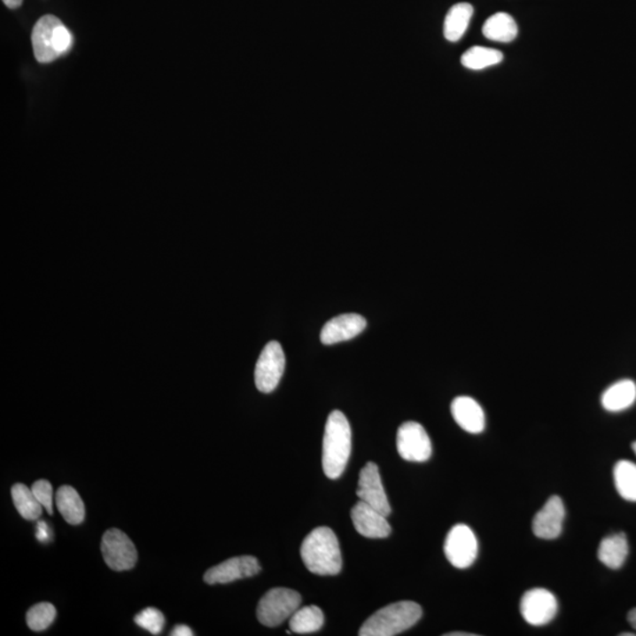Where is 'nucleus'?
Here are the masks:
<instances>
[{
	"label": "nucleus",
	"instance_id": "obj_1",
	"mask_svg": "<svg viewBox=\"0 0 636 636\" xmlns=\"http://www.w3.org/2000/svg\"><path fill=\"white\" fill-rule=\"evenodd\" d=\"M350 453H352V428L345 414L335 410L329 415L325 423L323 438L324 474L331 480H336L345 470Z\"/></svg>",
	"mask_w": 636,
	"mask_h": 636
},
{
	"label": "nucleus",
	"instance_id": "obj_2",
	"mask_svg": "<svg viewBox=\"0 0 636 636\" xmlns=\"http://www.w3.org/2000/svg\"><path fill=\"white\" fill-rule=\"evenodd\" d=\"M303 562L316 575H337L342 570V554L337 536L329 527L315 528L301 547Z\"/></svg>",
	"mask_w": 636,
	"mask_h": 636
},
{
	"label": "nucleus",
	"instance_id": "obj_3",
	"mask_svg": "<svg viewBox=\"0 0 636 636\" xmlns=\"http://www.w3.org/2000/svg\"><path fill=\"white\" fill-rule=\"evenodd\" d=\"M423 617L419 603L399 601L377 610L362 624L361 636H394L415 626Z\"/></svg>",
	"mask_w": 636,
	"mask_h": 636
},
{
	"label": "nucleus",
	"instance_id": "obj_4",
	"mask_svg": "<svg viewBox=\"0 0 636 636\" xmlns=\"http://www.w3.org/2000/svg\"><path fill=\"white\" fill-rule=\"evenodd\" d=\"M32 48L39 63H51L73 48L74 38L59 18L46 14L35 23L31 35Z\"/></svg>",
	"mask_w": 636,
	"mask_h": 636
},
{
	"label": "nucleus",
	"instance_id": "obj_5",
	"mask_svg": "<svg viewBox=\"0 0 636 636\" xmlns=\"http://www.w3.org/2000/svg\"><path fill=\"white\" fill-rule=\"evenodd\" d=\"M301 601V595L292 589H271L260 599L257 607V617L264 626H280L285 620L291 619L292 614L299 609Z\"/></svg>",
	"mask_w": 636,
	"mask_h": 636
},
{
	"label": "nucleus",
	"instance_id": "obj_6",
	"mask_svg": "<svg viewBox=\"0 0 636 636\" xmlns=\"http://www.w3.org/2000/svg\"><path fill=\"white\" fill-rule=\"evenodd\" d=\"M285 369V355L280 343L271 341L264 346L257 361L255 384L264 394H269L277 388Z\"/></svg>",
	"mask_w": 636,
	"mask_h": 636
},
{
	"label": "nucleus",
	"instance_id": "obj_7",
	"mask_svg": "<svg viewBox=\"0 0 636 636\" xmlns=\"http://www.w3.org/2000/svg\"><path fill=\"white\" fill-rule=\"evenodd\" d=\"M102 554L107 566L116 571L132 570L138 560L134 542L117 528H112L103 535Z\"/></svg>",
	"mask_w": 636,
	"mask_h": 636
},
{
	"label": "nucleus",
	"instance_id": "obj_8",
	"mask_svg": "<svg viewBox=\"0 0 636 636\" xmlns=\"http://www.w3.org/2000/svg\"><path fill=\"white\" fill-rule=\"evenodd\" d=\"M445 554L454 567L464 570L477 560L478 542L477 535L467 524H456L446 535Z\"/></svg>",
	"mask_w": 636,
	"mask_h": 636
},
{
	"label": "nucleus",
	"instance_id": "obj_9",
	"mask_svg": "<svg viewBox=\"0 0 636 636\" xmlns=\"http://www.w3.org/2000/svg\"><path fill=\"white\" fill-rule=\"evenodd\" d=\"M396 446L399 456L409 462H425L431 457V441L427 431L423 425L413 421L399 428Z\"/></svg>",
	"mask_w": 636,
	"mask_h": 636
},
{
	"label": "nucleus",
	"instance_id": "obj_10",
	"mask_svg": "<svg viewBox=\"0 0 636 636\" xmlns=\"http://www.w3.org/2000/svg\"><path fill=\"white\" fill-rule=\"evenodd\" d=\"M521 616L531 626H545L556 617L557 600L545 588H534L524 593L520 603Z\"/></svg>",
	"mask_w": 636,
	"mask_h": 636
},
{
	"label": "nucleus",
	"instance_id": "obj_11",
	"mask_svg": "<svg viewBox=\"0 0 636 636\" xmlns=\"http://www.w3.org/2000/svg\"><path fill=\"white\" fill-rule=\"evenodd\" d=\"M357 496L385 516H391L392 507L382 485L380 470L374 462H368L360 473Z\"/></svg>",
	"mask_w": 636,
	"mask_h": 636
},
{
	"label": "nucleus",
	"instance_id": "obj_12",
	"mask_svg": "<svg viewBox=\"0 0 636 636\" xmlns=\"http://www.w3.org/2000/svg\"><path fill=\"white\" fill-rule=\"evenodd\" d=\"M260 571V564L256 557L249 555L232 557L210 568L205 575V581L208 585L230 584L241 578L255 577Z\"/></svg>",
	"mask_w": 636,
	"mask_h": 636
},
{
	"label": "nucleus",
	"instance_id": "obj_13",
	"mask_svg": "<svg viewBox=\"0 0 636 636\" xmlns=\"http://www.w3.org/2000/svg\"><path fill=\"white\" fill-rule=\"evenodd\" d=\"M353 527L368 539H384L392 534L387 516L363 501H359L352 509Z\"/></svg>",
	"mask_w": 636,
	"mask_h": 636
},
{
	"label": "nucleus",
	"instance_id": "obj_14",
	"mask_svg": "<svg viewBox=\"0 0 636 636\" xmlns=\"http://www.w3.org/2000/svg\"><path fill=\"white\" fill-rule=\"evenodd\" d=\"M566 509L559 496H552L532 520V531L539 539H554L562 532Z\"/></svg>",
	"mask_w": 636,
	"mask_h": 636
},
{
	"label": "nucleus",
	"instance_id": "obj_15",
	"mask_svg": "<svg viewBox=\"0 0 636 636\" xmlns=\"http://www.w3.org/2000/svg\"><path fill=\"white\" fill-rule=\"evenodd\" d=\"M367 327L366 318L359 314H343L331 318L321 331V342L325 345L349 341Z\"/></svg>",
	"mask_w": 636,
	"mask_h": 636
},
{
	"label": "nucleus",
	"instance_id": "obj_16",
	"mask_svg": "<svg viewBox=\"0 0 636 636\" xmlns=\"http://www.w3.org/2000/svg\"><path fill=\"white\" fill-rule=\"evenodd\" d=\"M452 415L463 430L480 434L485 430V415L482 407L469 396H459L452 402Z\"/></svg>",
	"mask_w": 636,
	"mask_h": 636
},
{
	"label": "nucleus",
	"instance_id": "obj_17",
	"mask_svg": "<svg viewBox=\"0 0 636 636\" xmlns=\"http://www.w3.org/2000/svg\"><path fill=\"white\" fill-rule=\"evenodd\" d=\"M636 401V384L632 380H621L610 385L602 394L601 403L607 412H623Z\"/></svg>",
	"mask_w": 636,
	"mask_h": 636
},
{
	"label": "nucleus",
	"instance_id": "obj_18",
	"mask_svg": "<svg viewBox=\"0 0 636 636\" xmlns=\"http://www.w3.org/2000/svg\"><path fill=\"white\" fill-rule=\"evenodd\" d=\"M628 553H630V546L626 535L619 532L602 539L599 546L598 556L605 566L612 570H619L624 566Z\"/></svg>",
	"mask_w": 636,
	"mask_h": 636
},
{
	"label": "nucleus",
	"instance_id": "obj_19",
	"mask_svg": "<svg viewBox=\"0 0 636 636\" xmlns=\"http://www.w3.org/2000/svg\"><path fill=\"white\" fill-rule=\"evenodd\" d=\"M56 505L64 520L73 526H78L84 521L85 506L76 489L63 485L56 494Z\"/></svg>",
	"mask_w": 636,
	"mask_h": 636
},
{
	"label": "nucleus",
	"instance_id": "obj_20",
	"mask_svg": "<svg viewBox=\"0 0 636 636\" xmlns=\"http://www.w3.org/2000/svg\"><path fill=\"white\" fill-rule=\"evenodd\" d=\"M473 13V6L468 3L455 4L448 11L445 20V27H443L446 41L455 43L463 37L468 27H469Z\"/></svg>",
	"mask_w": 636,
	"mask_h": 636
},
{
	"label": "nucleus",
	"instance_id": "obj_21",
	"mask_svg": "<svg viewBox=\"0 0 636 636\" xmlns=\"http://www.w3.org/2000/svg\"><path fill=\"white\" fill-rule=\"evenodd\" d=\"M517 24L510 14L498 12L489 17L482 28L485 37L499 43H510L516 38Z\"/></svg>",
	"mask_w": 636,
	"mask_h": 636
},
{
	"label": "nucleus",
	"instance_id": "obj_22",
	"mask_svg": "<svg viewBox=\"0 0 636 636\" xmlns=\"http://www.w3.org/2000/svg\"><path fill=\"white\" fill-rule=\"evenodd\" d=\"M323 624L324 614L317 606L299 609L289 619V626L296 634L315 633L323 627Z\"/></svg>",
	"mask_w": 636,
	"mask_h": 636
},
{
	"label": "nucleus",
	"instance_id": "obj_23",
	"mask_svg": "<svg viewBox=\"0 0 636 636\" xmlns=\"http://www.w3.org/2000/svg\"><path fill=\"white\" fill-rule=\"evenodd\" d=\"M11 495L18 513L23 519L35 521L41 517L44 507L39 503L32 489L23 484H17L11 489Z\"/></svg>",
	"mask_w": 636,
	"mask_h": 636
},
{
	"label": "nucleus",
	"instance_id": "obj_24",
	"mask_svg": "<svg viewBox=\"0 0 636 636\" xmlns=\"http://www.w3.org/2000/svg\"><path fill=\"white\" fill-rule=\"evenodd\" d=\"M614 484L621 498L636 502V464L632 461H619L614 467Z\"/></svg>",
	"mask_w": 636,
	"mask_h": 636
},
{
	"label": "nucleus",
	"instance_id": "obj_25",
	"mask_svg": "<svg viewBox=\"0 0 636 636\" xmlns=\"http://www.w3.org/2000/svg\"><path fill=\"white\" fill-rule=\"evenodd\" d=\"M502 59V52L499 50L474 46L463 53V56L461 57V63L467 69L484 70L485 67L501 63Z\"/></svg>",
	"mask_w": 636,
	"mask_h": 636
},
{
	"label": "nucleus",
	"instance_id": "obj_26",
	"mask_svg": "<svg viewBox=\"0 0 636 636\" xmlns=\"http://www.w3.org/2000/svg\"><path fill=\"white\" fill-rule=\"evenodd\" d=\"M56 609L52 603L41 602L31 607L27 614L28 628L35 632L48 630L56 617Z\"/></svg>",
	"mask_w": 636,
	"mask_h": 636
},
{
	"label": "nucleus",
	"instance_id": "obj_27",
	"mask_svg": "<svg viewBox=\"0 0 636 636\" xmlns=\"http://www.w3.org/2000/svg\"><path fill=\"white\" fill-rule=\"evenodd\" d=\"M135 623L143 630L148 631L153 635H159L166 624V617L159 609H146L136 616Z\"/></svg>",
	"mask_w": 636,
	"mask_h": 636
},
{
	"label": "nucleus",
	"instance_id": "obj_28",
	"mask_svg": "<svg viewBox=\"0 0 636 636\" xmlns=\"http://www.w3.org/2000/svg\"><path fill=\"white\" fill-rule=\"evenodd\" d=\"M32 492H34V494L35 498H37L39 503L43 507H44V509L50 516H52L53 509V489L52 485L50 484L48 480H38L35 481L34 485H32Z\"/></svg>",
	"mask_w": 636,
	"mask_h": 636
},
{
	"label": "nucleus",
	"instance_id": "obj_29",
	"mask_svg": "<svg viewBox=\"0 0 636 636\" xmlns=\"http://www.w3.org/2000/svg\"><path fill=\"white\" fill-rule=\"evenodd\" d=\"M50 538H51V531H50L48 524L44 521H39L37 524V539L41 542H46L49 541Z\"/></svg>",
	"mask_w": 636,
	"mask_h": 636
},
{
	"label": "nucleus",
	"instance_id": "obj_30",
	"mask_svg": "<svg viewBox=\"0 0 636 636\" xmlns=\"http://www.w3.org/2000/svg\"><path fill=\"white\" fill-rule=\"evenodd\" d=\"M173 636H192L195 635L194 632L190 630L188 626H185V624H178V626L174 628L173 633H171Z\"/></svg>",
	"mask_w": 636,
	"mask_h": 636
},
{
	"label": "nucleus",
	"instance_id": "obj_31",
	"mask_svg": "<svg viewBox=\"0 0 636 636\" xmlns=\"http://www.w3.org/2000/svg\"><path fill=\"white\" fill-rule=\"evenodd\" d=\"M3 3L5 4L9 9H18L23 4V0H3Z\"/></svg>",
	"mask_w": 636,
	"mask_h": 636
},
{
	"label": "nucleus",
	"instance_id": "obj_32",
	"mask_svg": "<svg viewBox=\"0 0 636 636\" xmlns=\"http://www.w3.org/2000/svg\"><path fill=\"white\" fill-rule=\"evenodd\" d=\"M628 621H630L632 626L636 630V609H632L630 614H628Z\"/></svg>",
	"mask_w": 636,
	"mask_h": 636
},
{
	"label": "nucleus",
	"instance_id": "obj_33",
	"mask_svg": "<svg viewBox=\"0 0 636 636\" xmlns=\"http://www.w3.org/2000/svg\"><path fill=\"white\" fill-rule=\"evenodd\" d=\"M446 636H474V634H470V633H448V634H446Z\"/></svg>",
	"mask_w": 636,
	"mask_h": 636
},
{
	"label": "nucleus",
	"instance_id": "obj_34",
	"mask_svg": "<svg viewBox=\"0 0 636 636\" xmlns=\"http://www.w3.org/2000/svg\"><path fill=\"white\" fill-rule=\"evenodd\" d=\"M632 448H633L635 455H636V442L633 443V446H632Z\"/></svg>",
	"mask_w": 636,
	"mask_h": 636
},
{
	"label": "nucleus",
	"instance_id": "obj_35",
	"mask_svg": "<svg viewBox=\"0 0 636 636\" xmlns=\"http://www.w3.org/2000/svg\"><path fill=\"white\" fill-rule=\"evenodd\" d=\"M621 635L634 636L635 634H633V633H623V634H621Z\"/></svg>",
	"mask_w": 636,
	"mask_h": 636
}]
</instances>
